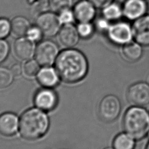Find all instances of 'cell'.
I'll return each mask as SVG.
<instances>
[{
    "label": "cell",
    "instance_id": "1",
    "mask_svg": "<svg viewBox=\"0 0 149 149\" xmlns=\"http://www.w3.org/2000/svg\"><path fill=\"white\" fill-rule=\"evenodd\" d=\"M55 68L62 80L68 83H74L85 77L88 64L81 51L70 48L59 52L55 61Z\"/></svg>",
    "mask_w": 149,
    "mask_h": 149
},
{
    "label": "cell",
    "instance_id": "2",
    "mask_svg": "<svg viewBox=\"0 0 149 149\" xmlns=\"http://www.w3.org/2000/svg\"><path fill=\"white\" fill-rule=\"evenodd\" d=\"M49 126L48 116L44 111L38 108L26 110L19 119V132L21 136L30 140L38 139L48 131Z\"/></svg>",
    "mask_w": 149,
    "mask_h": 149
},
{
    "label": "cell",
    "instance_id": "3",
    "mask_svg": "<svg viewBox=\"0 0 149 149\" xmlns=\"http://www.w3.org/2000/svg\"><path fill=\"white\" fill-rule=\"evenodd\" d=\"M123 127L135 140L143 139L149 131V112L140 106L130 107L123 115Z\"/></svg>",
    "mask_w": 149,
    "mask_h": 149
},
{
    "label": "cell",
    "instance_id": "4",
    "mask_svg": "<svg viewBox=\"0 0 149 149\" xmlns=\"http://www.w3.org/2000/svg\"><path fill=\"white\" fill-rule=\"evenodd\" d=\"M105 34L110 42L119 46L133 40L132 24L120 20L112 23Z\"/></svg>",
    "mask_w": 149,
    "mask_h": 149
},
{
    "label": "cell",
    "instance_id": "5",
    "mask_svg": "<svg viewBox=\"0 0 149 149\" xmlns=\"http://www.w3.org/2000/svg\"><path fill=\"white\" fill-rule=\"evenodd\" d=\"M59 52L56 42L51 40H44L37 43L34 56L40 65L51 66L55 62Z\"/></svg>",
    "mask_w": 149,
    "mask_h": 149
},
{
    "label": "cell",
    "instance_id": "6",
    "mask_svg": "<svg viewBox=\"0 0 149 149\" xmlns=\"http://www.w3.org/2000/svg\"><path fill=\"white\" fill-rule=\"evenodd\" d=\"M122 109L119 98L112 94L105 96L100 101L98 113L100 118L104 122H111L119 116Z\"/></svg>",
    "mask_w": 149,
    "mask_h": 149
},
{
    "label": "cell",
    "instance_id": "7",
    "mask_svg": "<svg viewBox=\"0 0 149 149\" xmlns=\"http://www.w3.org/2000/svg\"><path fill=\"white\" fill-rule=\"evenodd\" d=\"M35 24L41 29L44 36L47 37L57 36L62 26L58 14L52 10L40 13L36 19Z\"/></svg>",
    "mask_w": 149,
    "mask_h": 149
},
{
    "label": "cell",
    "instance_id": "8",
    "mask_svg": "<svg viewBox=\"0 0 149 149\" xmlns=\"http://www.w3.org/2000/svg\"><path fill=\"white\" fill-rule=\"evenodd\" d=\"M127 100L134 106L143 107L149 104V84L143 81L135 83L127 89Z\"/></svg>",
    "mask_w": 149,
    "mask_h": 149
},
{
    "label": "cell",
    "instance_id": "9",
    "mask_svg": "<svg viewBox=\"0 0 149 149\" xmlns=\"http://www.w3.org/2000/svg\"><path fill=\"white\" fill-rule=\"evenodd\" d=\"M122 5L123 17L132 22L146 15L148 10L146 0H125Z\"/></svg>",
    "mask_w": 149,
    "mask_h": 149
},
{
    "label": "cell",
    "instance_id": "10",
    "mask_svg": "<svg viewBox=\"0 0 149 149\" xmlns=\"http://www.w3.org/2000/svg\"><path fill=\"white\" fill-rule=\"evenodd\" d=\"M97 9L89 0H79L72 8L76 22H93L96 17Z\"/></svg>",
    "mask_w": 149,
    "mask_h": 149
},
{
    "label": "cell",
    "instance_id": "11",
    "mask_svg": "<svg viewBox=\"0 0 149 149\" xmlns=\"http://www.w3.org/2000/svg\"><path fill=\"white\" fill-rule=\"evenodd\" d=\"M34 101L37 108L44 111H49L56 107L58 98L55 91L51 88L44 87L36 93Z\"/></svg>",
    "mask_w": 149,
    "mask_h": 149
},
{
    "label": "cell",
    "instance_id": "12",
    "mask_svg": "<svg viewBox=\"0 0 149 149\" xmlns=\"http://www.w3.org/2000/svg\"><path fill=\"white\" fill-rule=\"evenodd\" d=\"M133 40L142 46H149V14L134 20L132 24Z\"/></svg>",
    "mask_w": 149,
    "mask_h": 149
},
{
    "label": "cell",
    "instance_id": "13",
    "mask_svg": "<svg viewBox=\"0 0 149 149\" xmlns=\"http://www.w3.org/2000/svg\"><path fill=\"white\" fill-rule=\"evenodd\" d=\"M13 48L14 54L17 58L23 61H28L34 55L36 45L35 42L24 36L16 39Z\"/></svg>",
    "mask_w": 149,
    "mask_h": 149
},
{
    "label": "cell",
    "instance_id": "14",
    "mask_svg": "<svg viewBox=\"0 0 149 149\" xmlns=\"http://www.w3.org/2000/svg\"><path fill=\"white\" fill-rule=\"evenodd\" d=\"M61 44L66 48H73L79 41L80 36L74 24L62 25L57 34Z\"/></svg>",
    "mask_w": 149,
    "mask_h": 149
},
{
    "label": "cell",
    "instance_id": "15",
    "mask_svg": "<svg viewBox=\"0 0 149 149\" xmlns=\"http://www.w3.org/2000/svg\"><path fill=\"white\" fill-rule=\"evenodd\" d=\"M19 127V120L16 115L12 112H4L0 115V134L12 136L16 133Z\"/></svg>",
    "mask_w": 149,
    "mask_h": 149
},
{
    "label": "cell",
    "instance_id": "16",
    "mask_svg": "<svg viewBox=\"0 0 149 149\" xmlns=\"http://www.w3.org/2000/svg\"><path fill=\"white\" fill-rule=\"evenodd\" d=\"M37 78L41 86L47 88L56 86L59 81V76L56 70L50 66H45L40 69Z\"/></svg>",
    "mask_w": 149,
    "mask_h": 149
},
{
    "label": "cell",
    "instance_id": "17",
    "mask_svg": "<svg viewBox=\"0 0 149 149\" xmlns=\"http://www.w3.org/2000/svg\"><path fill=\"white\" fill-rule=\"evenodd\" d=\"M142 45L134 40L122 46V54L125 59L129 62L139 60L143 55Z\"/></svg>",
    "mask_w": 149,
    "mask_h": 149
},
{
    "label": "cell",
    "instance_id": "18",
    "mask_svg": "<svg viewBox=\"0 0 149 149\" xmlns=\"http://www.w3.org/2000/svg\"><path fill=\"white\" fill-rule=\"evenodd\" d=\"M11 34L16 38L24 37L31 26V24L26 17L16 16L10 20Z\"/></svg>",
    "mask_w": 149,
    "mask_h": 149
},
{
    "label": "cell",
    "instance_id": "19",
    "mask_svg": "<svg viewBox=\"0 0 149 149\" xmlns=\"http://www.w3.org/2000/svg\"><path fill=\"white\" fill-rule=\"evenodd\" d=\"M101 16L111 23L120 20L123 17L122 4L114 1L101 9Z\"/></svg>",
    "mask_w": 149,
    "mask_h": 149
},
{
    "label": "cell",
    "instance_id": "20",
    "mask_svg": "<svg viewBox=\"0 0 149 149\" xmlns=\"http://www.w3.org/2000/svg\"><path fill=\"white\" fill-rule=\"evenodd\" d=\"M112 144L115 149H134L136 143L133 137L125 132L117 134Z\"/></svg>",
    "mask_w": 149,
    "mask_h": 149
},
{
    "label": "cell",
    "instance_id": "21",
    "mask_svg": "<svg viewBox=\"0 0 149 149\" xmlns=\"http://www.w3.org/2000/svg\"><path fill=\"white\" fill-rule=\"evenodd\" d=\"M76 29L80 38L84 40H88L92 37L96 31L93 22L77 23Z\"/></svg>",
    "mask_w": 149,
    "mask_h": 149
},
{
    "label": "cell",
    "instance_id": "22",
    "mask_svg": "<svg viewBox=\"0 0 149 149\" xmlns=\"http://www.w3.org/2000/svg\"><path fill=\"white\" fill-rule=\"evenodd\" d=\"M13 76L10 69L0 66V89L9 87L13 80Z\"/></svg>",
    "mask_w": 149,
    "mask_h": 149
},
{
    "label": "cell",
    "instance_id": "23",
    "mask_svg": "<svg viewBox=\"0 0 149 149\" xmlns=\"http://www.w3.org/2000/svg\"><path fill=\"white\" fill-rule=\"evenodd\" d=\"M44 36L42 30L36 24H31L25 36V37L36 44L42 41Z\"/></svg>",
    "mask_w": 149,
    "mask_h": 149
},
{
    "label": "cell",
    "instance_id": "24",
    "mask_svg": "<svg viewBox=\"0 0 149 149\" xmlns=\"http://www.w3.org/2000/svg\"><path fill=\"white\" fill-rule=\"evenodd\" d=\"M51 10L58 13L61 10L70 8L73 5V0H49Z\"/></svg>",
    "mask_w": 149,
    "mask_h": 149
},
{
    "label": "cell",
    "instance_id": "25",
    "mask_svg": "<svg viewBox=\"0 0 149 149\" xmlns=\"http://www.w3.org/2000/svg\"><path fill=\"white\" fill-rule=\"evenodd\" d=\"M57 14L62 26L73 24L74 22H76L74 13L72 8L63 9Z\"/></svg>",
    "mask_w": 149,
    "mask_h": 149
},
{
    "label": "cell",
    "instance_id": "26",
    "mask_svg": "<svg viewBox=\"0 0 149 149\" xmlns=\"http://www.w3.org/2000/svg\"><path fill=\"white\" fill-rule=\"evenodd\" d=\"M40 69V64L36 60L29 59L25 63L23 66L24 72L29 77L37 74Z\"/></svg>",
    "mask_w": 149,
    "mask_h": 149
},
{
    "label": "cell",
    "instance_id": "27",
    "mask_svg": "<svg viewBox=\"0 0 149 149\" xmlns=\"http://www.w3.org/2000/svg\"><path fill=\"white\" fill-rule=\"evenodd\" d=\"M93 23L96 31L105 34L112 23L104 17L102 16H101L97 18L95 17L93 21Z\"/></svg>",
    "mask_w": 149,
    "mask_h": 149
},
{
    "label": "cell",
    "instance_id": "28",
    "mask_svg": "<svg viewBox=\"0 0 149 149\" xmlns=\"http://www.w3.org/2000/svg\"><path fill=\"white\" fill-rule=\"evenodd\" d=\"M11 34L10 20L4 17H0V39H5Z\"/></svg>",
    "mask_w": 149,
    "mask_h": 149
},
{
    "label": "cell",
    "instance_id": "29",
    "mask_svg": "<svg viewBox=\"0 0 149 149\" xmlns=\"http://www.w3.org/2000/svg\"><path fill=\"white\" fill-rule=\"evenodd\" d=\"M9 51L10 47L8 42L5 39H0V63L7 58Z\"/></svg>",
    "mask_w": 149,
    "mask_h": 149
},
{
    "label": "cell",
    "instance_id": "30",
    "mask_svg": "<svg viewBox=\"0 0 149 149\" xmlns=\"http://www.w3.org/2000/svg\"><path fill=\"white\" fill-rule=\"evenodd\" d=\"M97 9H102L103 8L113 2L115 0H89Z\"/></svg>",
    "mask_w": 149,
    "mask_h": 149
},
{
    "label": "cell",
    "instance_id": "31",
    "mask_svg": "<svg viewBox=\"0 0 149 149\" xmlns=\"http://www.w3.org/2000/svg\"><path fill=\"white\" fill-rule=\"evenodd\" d=\"M10 70L14 76L17 77L22 74V66L19 63H16L13 64L11 66Z\"/></svg>",
    "mask_w": 149,
    "mask_h": 149
},
{
    "label": "cell",
    "instance_id": "32",
    "mask_svg": "<svg viewBox=\"0 0 149 149\" xmlns=\"http://www.w3.org/2000/svg\"><path fill=\"white\" fill-rule=\"evenodd\" d=\"M146 149H149V141H148V143H147V146H146Z\"/></svg>",
    "mask_w": 149,
    "mask_h": 149
},
{
    "label": "cell",
    "instance_id": "33",
    "mask_svg": "<svg viewBox=\"0 0 149 149\" xmlns=\"http://www.w3.org/2000/svg\"><path fill=\"white\" fill-rule=\"evenodd\" d=\"M104 149H115V148L113 147V148H112V147H106V148H105Z\"/></svg>",
    "mask_w": 149,
    "mask_h": 149
},
{
    "label": "cell",
    "instance_id": "34",
    "mask_svg": "<svg viewBox=\"0 0 149 149\" xmlns=\"http://www.w3.org/2000/svg\"><path fill=\"white\" fill-rule=\"evenodd\" d=\"M148 136H149V131H148Z\"/></svg>",
    "mask_w": 149,
    "mask_h": 149
},
{
    "label": "cell",
    "instance_id": "35",
    "mask_svg": "<svg viewBox=\"0 0 149 149\" xmlns=\"http://www.w3.org/2000/svg\"><path fill=\"white\" fill-rule=\"evenodd\" d=\"M45 1H47V0H45ZM49 1V0H48Z\"/></svg>",
    "mask_w": 149,
    "mask_h": 149
},
{
    "label": "cell",
    "instance_id": "36",
    "mask_svg": "<svg viewBox=\"0 0 149 149\" xmlns=\"http://www.w3.org/2000/svg\"><path fill=\"white\" fill-rule=\"evenodd\" d=\"M148 112H149V111H148Z\"/></svg>",
    "mask_w": 149,
    "mask_h": 149
}]
</instances>
